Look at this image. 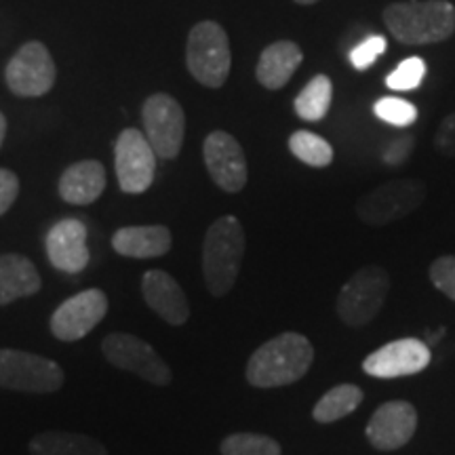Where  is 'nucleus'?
<instances>
[{
	"label": "nucleus",
	"instance_id": "39448f33",
	"mask_svg": "<svg viewBox=\"0 0 455 455\" xmlns=\"http://www.w3.org/2000/svg\"><path fill=\"white\" fill-rule=\"evenodd\" d=\"M186 64L196 83L220 89L228 81L232 66L230 41L224 28L215 21H201L192 28L186 44Z\"/></svg>",
	"mask_w": 455,
	"mask_h": 455
},
{
	"label": "nucleus",
	"instance_id": "f03ea898",
	"mask_svg": "<svg viewBox=\"0 0 455 455\" xmlns=\"http://www.w3.org/2000/svg\"><path fill=\"white\" fill-rule=\"evenodd\" d=\"M384 24L398 43L409 47L445 43L455 32V7L447 0L392 3L384 9Z\"/></svg>",
	"mask_w": 455,
	"mask_h": 455
},
{
	"label": "nucleus",
	"instance_id": "7c9ffc66",
	"mask_svg": "<svg viewBox=\"0 0 455 455\" xmlns=\"http://www.w3.org/2000/svg\"><path fill=\"white\" fill-rule=\"evenodd\" d=\"M415 150V138L411 133H401L388 140L382 148V161L390 167H401L411 158Z\"/></svg>",
	"mask_w": 455,
	"mask_h": 455
},
{
	"label": "nucleus",
	"instance_id": "20e7f679",
	"mask_svg": "<svg viewBox=\"0 0 455 455\" xmlns=\"http://www.w3.org/2000/svg\"><path fill=\"white\" fill-rule=\"evenodd\" d=\"M390 291V276L382 266H363L352 275L335 299L339 321L352 329L365 327L384 308Z\"/></svg>",
	"mask_w": 455,
	"mask_h": 455
},
{
	"label": "nucleus",
	"instance_id": "c85d7f7f",
	"mask_svg": "<svg viewBox=\"0 0 455 455\" xmlns=\"http://www.w3.org/2000/svg\"><path fill=\"white\" fill-rule=\"evenodd\" d=\"M386 47H388V43H386V38L379 36V34H371V36L363 38V41L350 51L352 66H355L356 70H367V68L373 66L375 60L384 53Z\"/></svg>",
	"mask_w": 455,
	"mask_h": 455
},
{
	"label": "nucleus",
	"instance_id": "412c9836",
	"mask_svg": "<svg viewBox=\"0 0 455 455\" xmlns=\"http://www.w3.org/2000/svg\"><path fill=\"white\" fill-rule=\"evenodd\" d=\"M41 275L34 264L20 253L0 255V306L41 291Z\"/></svg>",
	"mask_w": 455,
	"mask_h": 455
},
{
	"label": "nucleus",
	"instance_id": "f8f14e48",
	"mask_svg": "<svg viewBox=\"0 0 455 455\" xmlns=\"http://www.w3.org/2000/svg\"><path fill=\"white\" fill-rule=\"evenodd\" d=\"M106 315V293L101 289H87L60 304L51 316V333L61 341H78L93 331Z\"/></svg>",
	"mask_w": 455,
	"mask_h": 455
},
{
	"label": "nucleus",
	"instance_id": "9b49d317",
	"mask_svg": "<svg viewBox=\"0 0 455 455\" xmlns=\"http://www.w3.org/2000/svg\"><path fill=\"white\" fill-rule=\"evenodd\" d=\"M4 76L15 95L38 98L49 93L55 83L53 57L43 43H28L11 57Z\"/></svg>",
	"mask_w": 455,
	"mask_h": 455
},
{
	"label": "nucleus",
	"instance_id": "2f4dec72",
	"mask_svg": "<svg viewBox=\"0 0 455 455\" xmlns=\"http://www.w3.org/2000/svg\"><path fill=\"white\" fill-rule=\"evenodd\" d=\"M436 152L447 158H455V112L445 116L435 133Z\"/></svg>",
	"mask_w": 455,
	"mask_h": 455
},
{
	"label": "nucleus",
	"instance_id": "cd10ccee",
	"mask_svg": "<svg viewBox=\"0 0 455 455\" xmlns=\"http://www.w3.org/2000/svg\"><path fill=\"white\" fill-rule=\"evenodd\" d=\"M426 76V61L422 57H409V60L401 61L395 68V72H390L386 76V84L395 91H413L422 84Z\"/></svg>",
	"mask_w": 455,
	"mask_h": 455
},
{
	"label": "nucleus",
	"instance_id": "4be33fe9",
	"mask_svg": "<svg viewBox=\"0 0 455 455\" xmlns=\"http://www.w3.org/2000/svg\"><path fill=\"white\" fill-rule=\"evenodd\" d=\"M32 455H108L100 441L76 432H41L30 441Z\"/></svg>",
	"mask_w": 455,
	"mask_h": 455
},
{
	"label": "nucleus",
	"instance_id": "a878e982",
	"mask_svg": "<svg viewBox=\"0 0 455 455\" xmlns=\"http://www.w3.org/2000/svg\"><path fill=\"white\" fill-rule=\"evenodd\" d=\"M221 455H283L281 443L258 432H235L220 445Z\"/></svg>",
	"mask_w": 455,
	"mask_h": 455
},
{
	"label": "nucleus",
	"instance_id": "ddd939ff",
	"mask_svg": "<svg viewBox=\"0 0 455 455\" xmlns=\"http://www.w3.org/2000/svg\"><path fill=\"white\" fill-rule=\"evenodd\" d=\"M430 361L432 352L424 339L403 338L373 350L363 361V371L371 378L395 379L424 371Z\"/></svg>",
	"mask_w": 455,
	"mask_h": 455
},
{
	"label": "nucleus",
	"instance_id": "dca6fc26",
	"mask_svg": "<svg viewBox=\"0 0 455 455\" xmlns=\"http://www.w3.org/2000/svg\"><path fill=\"white\" fill-rule=\"evenodd\" d=\"M47 255L57 270L76 275L87 268V226L81 220H61L47 235Z\"/></svg>",
	"mask_w": 455,
	"mask_h": 455
},
{
	"label": "nucleus",
	"instance_id": "bb28decb",
	"mask_svg": "<svg viewBox=\"0 0 455 455\" xmlns=\"http://www.w3.org/2000/svg\"><path fill=\"white\" fill-rule=\"evenodd\" d=\"M375 116L382 118L384 123L395 124V127H409L418 121V108L411 101L401 98H382L373 106Z\"/></svg>",
	"mask_w": 455,
	"mask_h": 455
},
{
	"label": "nucleus",
	"instance_id": "f704fd0d",
	"mask_svg": "<svg viewBox=\"0 0 455 455\" xmlns=\"http://www.w3.org/2000/svg\"><path fill=\"white\" fill-rule=\"evenodd\" d=\"M295 3H298V4H315V3H318V0H295Z\"/></svg>",
	"mask_w": 455,
	"mask_h": 455
},
{
	"label": "nucleus",
	"instance_id": "7ed1b4c3",
	"mask_svg": "<svg viewBox=\"0 0 455 455\" xmlns=\"http://www.w3.org/2000/svg\"><path fill=\"white\" fill-rule=\"evenodd\" d=\"M244 255V230L235 215L209 226L203 243V276L209 293L221 298L235 287Z\"/></svg>",
	"mask_w": 455,
	"mask_h": 455
},
{
	"label": "nucleus",
	"instance_id": "4468645a",
	"mask_svg": "<svg viewBox=\"0 0 455 455\" xmlns=\"http://www.w3.org/2000/svg\"><path fill=\"white\" fill-rule=\"evenodd\" d=\"M203 156L215 186L236 195L247 184V158L238 141L226 131H213L203 144Z\"/></svg>",
	"mask_w": 455,
	"mask_h": 455
},
{
	"label": "nucleus",
	"instance_id": "423d86ee",
	"mask_svg": "<svg viewBox=\"0 0 455 455\" xmlns=\"http://www.w3.org/2000/svg\"><path fill=\"white\" fill-rule=\"evenodd\" d=\"M426 201V184L419 180H390L363 195L356 215L367 226H388L407 218Z\"/></svg>",
	"mask_w": 455,
	"mask_h": 455
},
{
	"label": "nucleus",
	"instance_id": "72a5a7b5",
	"mask_svg": "<svg viewBox=\"0 0 455 455\" xmlns=\"http://www.w3.org/2000/svg\"><path fill=\"white\" fill-rule=\"evenodd\" d=\"M4 133H7V121H4L3 112H0V146H3V140H4Z\"/></svg>",
	"mask_w": 455,
	"mask_h": 455
},
{
	"label": "nucleus",
	"instance_id": "5701e85b",
	"mask_svg": "<svg viewBox=\"0 0 455 455\" xmlns=\"http://www.w3.org/2000/svg\"><path fill=\"white\" fill-rule=\"evenodd\" d=\"M363 398H365V395L358 386L338 384L321 396V401L312 409V418L318 424H333L355 411L363 403Z\"/></svg>",
	"mask_w": 455,
	"mask_h": 455
},
{
	"label": "nucleus",
	"instance_id": "473e14b6",
	"mask_svg": "<svg viewBox=\"0 0 455 455\" xmlns=\"http://www.w3.org/2000/svg\"><path fill=\"white\" fill-rule=\"evenodd\" d=\"M20 195V180L13 171L0 169V215H4Z\"/></svg>",
	"mask_w": 455,
	"mask_h": 455
},
{
	"label": "nucleus",
	"instance_id": "6ab92c4d",
	"mask_svg": "<svg viewBox=\"0 0 455 455\" xmlns=\"http://www.w3.org/2000/svg\"><path fill=\"white\" fill-rule=\"evenodd\" d=\"M304 61V53L291 41H278L261 51L255 76L266 89L276 91L291 81L295 70Z\"/></svg>",
	"mask_w": 455,
	"mask_h": 455
},
{
	"label": "nucleus",
	"instance_id": "b1692460",
	"mask_svg": "<svg viewBox=\"0 0 455 455\" xmlns=\"http://www.w3.org/2000/svg\"><path fill=\"white\" fill-rule=\"evenodd\" d=\"M333 100V83L325 74H318L295 98V114L304 121L316 123L327 116Z\"/></svg>",
	"mask_w": 455,
	"mask_h": 455
},
{
	"label": "nucleus",
	"instance_id": "6e6552de",
	"mask_svg": "<svg viewBox=\"0 0 455 455\" xmlns=\"http://www.w3.org/2000/svg\"><path fill=\"white\" fill-rule=\"evenodd\" d=\"M101 352H104L108 363L124 371L135 373L138 378L155 386H169L173 375L167 363L158 356L148 341L131 333H110L101 341Z\"/></svg>",
	"mask_w": 455,
	"mask_h": 455
},
{
	"label": "nucleus",
	"instance_id": "a211bd4d",
	"mask_svg": "<svg viewBox=\"0 0 455 455\" xmlns=\"http://www.w3.org/2000/svg\"><path fill=\"white\" fill-rule=\"evenodd\" d=\"M171 243L173 238L169 228L164 226H127L114 232L112 236L114 251L135 259L163 258L164 253H169Z\"/></svg>",
	"mask_w": 455,
	"mask_h": 455
},
{
	"label": "nucleus",
	"instance_id": "1a4fd4ad",
	"mask_svg": "<svg viewBox=\"0 0 455 455\" xmlns=\"http://www.w3.org/2000/svg\"><path fill=\"white\" fill-rule=\"evenodd\" d=\"M141 116L146 127L144 135L155 155L164 161L178 156L186 135V114L180 101L167 93H156L146 100Z\"/></svg>",
	"mask_w": 455,
	"mask_h": 455
},
{
	"label": "nucleus",
	"instance_id": "9d476101",
	"mask_svg": "<svg viewBox=\"0 0 455 455\" xmlns=\"http://www.w3.org/2000/svg\"><path fill=\"white\" fill-rule=\"evenodd\" d=\"M116 178L127 195H141L155 181L156 155L150 141L138 129H124L116 141Z\"/></svg>",
	"mask_w": 455,
	"mask_h": 455
},
{
	"label": "nucleus",
	"instance_id": "f257e3e1",
	"mask_svg": "<svg viewBox=\"0 0 455 455\" xmlns=\"http://www.w3.org/2000/svg\"><path fill=\"white\" fill-rule=\"evenodd\" d=\"M315 363V348L306 335L287 331L261 344L247 363L253 388H281L299 382Z\"/></svg>",
	"mask_w": 455,
	"mask_h": 455
},
{
	"label": "nucleus",
	"instance_id": "2eb2a0df",
	"mask_svg": "<svg viewBox=\"0 0 455 455\" xmlns=\"http://www.w3.org/2000/svg\"><path fill=\"white\" fill-rule=\"evenodd\" d=\"M418 430V411L407 401H388L375 409L365 435L378 451H396L413 439Z\"/></svg>",
	"mask_w": 455,
	"mask_h": 455
},
{
	"label": "nucleus",
	"instance_id": "aec40b11",
	"mask_svg": "<svg viewBox=\"0 0 455 455\" xmlns=\"http://www.w3.org/2000/svg\"><path fill=\"white\" fill-rule=\"evenodd\" d=\"M106 190V169L98 161H83L64 171L60 195L70 204H91Z\"/></svg>",
	"mask_w": 455,
	"mask_h": 455
},
{
	"label": "nucleus",
	"instance_id": "0eeeda50",
	"mask_svg": "<svg viewBox=\"0 0 455 455\" xmlns=\"http://www.w3.org/2000/svg\"><path fill=\"white\" fill-rule=\"evenodd\" d=\"M66 373L51 358L32 352L0 348V388L49 395L64 386Z\"/></svg>",
	"mask_w": 455,
	"mask_h": 455
},
{
	"label": "nucleus",
	"instance_id": "393cba45",
	"mask_svg": "<svg viewBox=\"0 0 455 455\" xmlns=\"http://www.w3.org/2000/svg\"><path fill=\"white\" fill-rule=\"evenodd\" d=\"M289 150L295 158L308 167L323 169L333 163V148L321 135L312 133V131H295L289 138Z\"/></svg>",
	"mask_w": 455,
	"mask_h": 455
},
{
	"label": "nucleus",
	"instance_id": "c756f323",
	"mask_svg": "<svg viewBox=\"0 0 455 455\" xmlns=\"http://www.w3.org/2000/svg\"><path fill=\"white\" fill-rule=\"evenodd\" d=\"M428 275L432 284L441 293H445L449 299L455 301V255H443V258L432 261Z\"/></svg>",
	"mask_w": 455,
	"mask_h": 455
},
{
	"label": "nucleus",
	"instance_id": "f3484780",
	"mask_svg": "<svg viewBox=\"0 0 455 455\" xmlns=\"http://www.w3.org/2000/svg\"><path fill=\"white\" fill-rule=\"evenodd\" d=\"M141 293L146 304L169 325L180 327L190 318V304L184 289L164 270H148L141 278Z\"/></svg>",
	"mask_w": 455,
	"mask_h": 455
}]
</instances>
